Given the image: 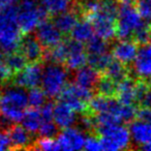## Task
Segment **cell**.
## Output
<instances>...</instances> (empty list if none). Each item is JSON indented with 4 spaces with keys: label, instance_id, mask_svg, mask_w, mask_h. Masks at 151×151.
Segmentation results:
<instances>
[{
    "label": "cell",
    "instance_id": "obj_37",
    "mask_svg": "<svg viewBox=\"0 0 151 151\" xmlns=\"http://www.w3.org/2000/svg\"><path fill=\"white\" fill-rule=\"evenodd\" d=\"M137 118L151 123V108L141 107L140 109L138 110V115H137Z\"/></svg>",
    "mask_w": 151,
    "mask_h": 151
},
{
    "label": "cell",
    "instance_id": "obj_7",
    "mask_svg": "<svg viewBox=\"0 0 151 151\" xmlns=\"http://www.w3.org/2000/svg\"><path fill=\"white\" fill-rule=\"evenodd\" d=\"M42 69L40 62H30L22 70L14 75L12 82L22 88H33L42 82Z\"/></svg>",
    "mask_w": 151,
    "mask_h": 151
},
{
    "label": "cell",
    "instance_id": "obj_8",
    "mask_svg": "<svg viewBox=\"0 0 151 151\" xmlns=\"http://www.w3.org/2000/svg\"><path fill=\"white\" fill-rule=\"evenodd\" d=\"M132 73L139 80L151 82V42L142 45L132 62Z\"/></svg>",
    "mask_w": 151,
    "mask_h": 151
},
{
    "label": "cell",
    "instance_id": "obj_22",
    "mask_svg": "<svg viewBox=\"0 0 151 151\" xmlns=\"http://www.w3.org/2000/svg\"><path fill=\"white\" fill-rule=\"evenodd\" d=\"M104 75L108 76L116 83H119L120 81L125 79L127 76H129V69H128L127 65L123 64L122 62L114 58L106 68Z\"/></svg>",
    "mask_w": 151,
    "mask_h": 151
},
{
    "label": "cell",
    "instance_id": "obj_21",
    "mask_svg": "<svg viewBox=\"0 0 151 151\" xmlns=\"http://www.w3.org/2000/svg\"><path fill=\"white\" fill-rule=\"evenodd\" d=\"M21 122L22 125L31 134L38 132L44 122L40 110H38L37 108H31L29 110H26Z\"/></svg>",
    "mask_w": 151,
    "mask_h": 151
},
{
    "label": "cell",
    "instance_id": "obj_17",
    "mask_svg": "<svg viewBox=\"0 0 151 151\" xmlns=\"http://www.w3.org/2000/svg\"><path fill=\"white\" fill-rule=\"evenodd\" d=\"M76 113L67 104L60 101L59 103L55 104L54 112H53V120L60 128H66L71 126L76 122Z\"/></svg>",
    "mask_w": 151,
    "mask_h": 151
},
{
    "label": "cell",
    "instance_id": "obj_36",
    "mask_svg": "<svg viewBox=\"0 0 151 151\" xmlns=\"http://www.w3.org/2000/svg\"><path fill=\"white\" fill-rule=\"evenodd\" d=\"M54 106H55V104H53V103H47L42 107V109H40V113H42L44 121H46V120H53Z\"/></svg>",
    "mask_w": 151,
    "mask_h": 151
},
{
    "label": "cell",
    "instance_id": "obj_40",
    "mask_svg": "<svg viewBox=\"0 0 151 151\" xmlns=\"http://www.w3.org/2000/svg\"><path fill=\"white\" fill-rule=\"evenodd\" d=\"M142 149H144V150H149L151 151V141L149 143H147L146 145H144V146L142 147Z\"/></svg>",
    "mask_w": 151,
    "mask_h": 151
},
{
    "label": "cell",
    "instance_id": "obj_6",
    "mask_svg": "<svg viewBox=\"0 0 151 151\" xmlns=\"http://www.w3.org/2000/svg\"><path fill=\"white\" fill-rule=\"evenodd\" d=\"M68 69L58 63H50L42 71V86L47 95L56 97L61 94L67 85Z\"/></svg>",
    "mask_w": 151,
    "mask_h": 151
},
{
    "label": "cell",
    "instance_id": "obj_15",
    "mask_svg": "<svg viewBox=\"0 0 151 151\" xmlns=\"http://www.w3.org/2000/svg\"><path fill=\"white\" fill-rule=\"evenodd\" d=\"M101 73L97 69L92 67L91 65L82 66L81 68L77 69L73 75V81L76 84L80 85L84 88L93 90L96 87L99 80L101 78Z\"/></svg>",
    "mask_w": 151,
    "mask_h": 151
},
{
    "label": "cell",
    "instance_id": "obj_2",
    "mask_svg": "<svg viewBox=\"0 0 151 151\" xmlns=\"http://www.w3.org/2000/svg\"><path fill=\"white\" fill-rule=\"evenodd\" d=\"M21 32L16 5H9L0 12V50L7 54L17 51L22 40Z\"/></svg>",
    "mask_w": 151,
    "mask_h": 151
},
{
    "label": "cell",
    "instance_id": "obj_30",
    "mask_svg": "<svg viewBox=\"0 0 151 151\" xmlns=\"http://www.w3.org/2000/svg\"><path fill=\"white\" fill-rule=\"evenodd\" d=\"M132 40L136 42H138L139 46H142V45L148 44L149 42H151V23L144 22L138 28V30L134 32Z\"/></svg>",
    "mask_w": 151,
    "mask_h": 151
},
{
    "label": "cell",
    "instance_id": "obj_23",
    "mask_svg": "<svg viewBox=\"0 0 151 151\" xmlns=\"http://www.w3.org/2000/svg\"><path fill=\"white\" fill-rule=\"evenodd\" d=\"M67 54H68V49H67L66 42H61L47 50L45 60H48L50 63L64 64L67 58Z\"/></svg>",
    "mask_w": 151,
    "mask_h": 151
},
{
    "label": "cell",
    "instance_id": "obj_20",
    "mask_svg": "<svg viewBox=\"0 0 151 151\" xmlns=\"http://www.w3.org/2000/svg\"><path fill=\"white\" fill-rule=\"evenodd\" d=\"M94 33L95 31L92 23L86 18H82L77 22L73 31L70 32V35L73 40L81 42H87L94 36Z\"/></svg>",
    "mask_w": 151,
    "mask_h": 151
},
{
    "label": "cell",
    "instance_id": "obj_41",
    "mask_svg": "<svg viewBox=\"0 0 151 151\" xmlns=\"http://www.w3.org/2000/svg\"><path fill=\"white\" fill-rule=\"evenodd\" d=\"M121 3H132L136 2V0H119Z\"/></svg>",
    "mask_w": 151,
    "mask_h": 151
},
{
    "label": "cell",
    "instance_id": "obj_18",
    "mask_svg": "<svg viewBox=\"0 0 151 151\" xmlns=\"http://www.w3.org/2000/svg\"><path fill=\"white\" fill-rule=\"evenodd\" d=\"M129 132L134 144L144 146L151 141V123L136 118L129 124Z\"/></svg>",
    "mask_w": 151,
    "mask_h": 151
},
{
    "label": "cell",
    "instance_id": "obj_16",
    "mask_svg": "<svg viewBox=\"0 0 151 151\" xmlns=\"http://www.w3.org/2000/svg\"><path fill=\"white\" fill-rule=\"evenodd\" d=\"M125 105H134L137 103V79L127 76L117 84L116 96Z\"/></svg>",
    "mask_w": 151,
    "mask_h": 151
},
{
    "label": "cell",
    "instance_id": "obj_26",
    "mask_svg": "<svg viewBox=\"0 0 151 151\" xmlns=\"http://www.w3.org/2000/svg\"><path fill=\"white\" fill-rule=\"evenodd\" d=\"M113 59L114 57L112 53L110 54L109 52L103 54H88V64L97 69L99 73H104Z\"/></svg>",
    "mask_w": 151,
    "mask_h": 151
},
{
    "label": "cell",
    "instance_id": "obj_43",
    "mask_svg": "<svg viewBox=\"0 0 151 151\" xmlns=\"http://www.w3.org/2000/svg\"><path fill=\"white\" fill-rule=\"evenodd\" d=\"M0 120H1V119H0ZM0 124H1V123H0Z\"/></svg>",
    "mask_w": 151,
    "mask_h": 151
},
{
    "label": "cell",
    "instance_id": "obj_25",
    "mask_svg": "<svg viewBox=\"0 0 151 151\" xmlns=\"http://www.w3.org/2000/svg\"><path fill=\"white\" fill-rule=\"evenodd\" d=\"M117 84L118 83L109 78L108 76L101 75L99 83L95 87V90H96L97 94L105 95L108 97H115L116 92H117Z\"/></svg>",
    "mask_w": 151,
    "mask_h": 151
},
{
    "label": "cell",
    "instance_id": "obj_12",
    "mask_svg": "<svg viewBox=\"0 0 151 151\" xmlns=\"http://www.w3.org/2000/svg\"><path fill=\"white\" fill-rule=\"evenodd\" d=\"M59 144L61 149L63 150H81L84 148L86 138L84 137L83 132H81L79 128L75 127H66L63 128L62 132L59 134L58 138Z\"/></svg>",
    "mask_w": 151,
    "mask_h": 151
},
{
    "label": "cell",
    "instance_id": "obj_27",
    "mask_svg": "<svg viewBox=\"0 0 151 151\" xmlns=\"http://www.w3.org/2000/svg\"><path fill=\"white\" fill-rule=\"evenodd\" d=\"M5 64L9 66L12 73L16 75L27 65V59L24 57V55L21 52L15 51V52L7 54L6 58H5Z\"/></svg>",
    "mask_w": 151,
    "mask_h": 151
},
{
    "label": "cell",
    "instance_id": "obj_29",
    "mask_svg": "<svg viewBox=\"0 0 151 151\" xmlns=\"http://www.w3.org/2000/svg\"><path fill=\"white\" fill-rule=\"evenodd\" d=\"M46 96L47 93L45 92L44 89L38 88L37 86L30 88L29 92H28V101H29V106L32 108H40L46 104Z\"/></svg>",
    "mask_w": 151,
    "mask_h": 151
},
{
    "label": "cell",
    "instance_id": "obj_10",
    "mask_svg": "<svg viewBox=\"0 0 151 151\" xmlns=\"http://www.w3.org/2000/svg\"><path fill=\"white\" fill-rule=\"evenodd\" d=\"M62 32L58 29L54 21L46 19L36 28V37L45 49H50L62 42Z\"/></svg>",
    "mask_w": 151,
    "mask_h": 151
},
{
    "label": "cell",
    "instance_id": "obj_3",
    "mask_svg": "<svg viewBox=\"0 0 151 151\" xmlns=\"http://www.w3.org/2000/svg\"><path fill=\"white\" fill-rule=\"evenodd\" d=\"M48 16V12L35 0H20L18 6V22L23 33L29 34L32 32Z\"/></svg>",
    "mask_w": 151,
    "mask_h": 151
},
{
    "label": "cell",
    "instance_id": "obj_32",
    "mask_svg": "<svg viewBox=\"0 0 151 151\" xmlns=\"http://www.w3.org/2000/svg\"><path fill=\"white\" fill-rule=\"evenodd\" d=\"M57 132H58V125L55 123L54 120H46L42 122L38 134L40 137L53 138L55 134H57Z\"/></svg>",
    "mask_w": 151,
    "mask_h": 151
},
{
    "label": "cell",
    "instance_id": "obj_11",
    "mask_svg": "<svg viewBox=\"0 0 151 151\" xmlns=\"http://www.w3.org/2000/svg\"><path fill=\"white\" fill-rule=\"evenodd\" d=\"M19 49L28 62H42L46 58L45 48L36 36L27 34L22 38Z\"/></svg>",
    "mask_w": 151,
    "mask_h": 151
},
{
    "label": "cell",
    "instance_id": "obj_35",
    "mask_svg": "<svg viewBox=\"0 0 151 151\" xmlns=\"http://www.w3.org/2000/svg\"><path fill=\"white\" fill-rule=\"evenodd\" d=\"M14 77V73H12V70L9 68L5 62H2L0 64V82L2 83H7L9 81H12Z\"/></svg>",
    "mask_w": 151,
    "mask_h": 151
},
{
    "label": "cell",
    "instance_id": "obj_19",
    "mask_svg": "<svg viewBox=\"0 0 151 151\" xmlns=\"http://www.w3.org/2000/svg\"><path fill=\"white\" fill-rule=\"evenodd\" d=\"M79 16H80L79 12L73 6L64 13L54 16L55 18L53 21L63 34H70L75 25L79 21Z\"/></svg>",
    "mask_w": 151,
    "mask_h": 151
},
{
    "label": "cell",
    "instance_id": "obj_31",
    "mask_svg": "<svg viewBox=\"0 0 151 151\" xmlns=\"http://www.w3.org/2000/svg\"><path fill=\"white\" fill-rule=\"evenodd\" d=\"M32 149H37V150H44V151H55L61 149L60 144L58 140H55L53 138L49 137H42L37 141L33 143Z\"/></svg>",
    "mask_w": 151,
    "mask_h": 151
},
{
    "label": "cell",
    "instance_id": "obj_38",
    "mask_svg": "<svg viewBox=\"0 0 151 151\" xmlns=\"http://www.w3.org/2000/svg\"><path fill=\"white\" fill-rule=\"evenodd\" d=\"M11 149V143H9V134L7 132H0V151Z\"/></svg>",
    "mask_w": 151,
    "mask_h": 151
},
{
    "label": "cell",
    "instance_id": "obj_24",
    "mask_svg": "<svg viewBox=\"0 0 151 151\" xmlns=\"http://www.w3.org/2000/svg\"><path fill=\"white\" fill-rule=\"evenodd\" d=\"M40 4L51 16L64 13L73 6L71 0H40Z\"/></svg>",
    "mask_w": 151,
    "mask_h": 151
},
{
    "label": "cell",
    "instance_id": "obj_42",
    "mask_svg": "<svg viewBox=\"0 0 151 151\" xmlns=\"http://www.w3.org/2000/svg\"><path fill=\"white\" fill-rule=\"evenodd\" d=\"M3 62V54L1 53V51H0V64Z\"/></svg>",
    "mask_w": 151,
    "mask_h": 151
},
{
    "label": "cell",
    "instance_id": "obj_9",
    "mask_svg": "<svg viewBox=\"0 0 151 151\" xmlns=\"http://www.w3.org/2000/svg\"><path fill=\"white\" fill-rule=\"evenodd\" d=\"M68 54L65 60V67L70 70H77L84 66L85 63L88 62V53H87L86 47H84L83 42L76 40L73 38L66 40Z\"/></svg>",
    "mask_w": 151,
    "mask_h": 151
},
{
    "label": "cell",
    "instance_id": "obj_39",
    "mask_svg": "<svg viewBox=\"0 0 151 151\" xmlns=\"http://www.w3.org/2000/svg\"><path fill=\"white\" fill-rule=\"evenodd\" d=\"M9 5L12 4L9 3V0H0V12L2 11V9H4L5 7L9 6Z\"/></svg>",
    "mask_w": 151,
    "mask_h": 151
},
{
    "label": "cell",
    "instance_id": "obj_4",
    "mask_svg": "<svg viewBox=\"0 0 151 151\" xmlns=\"http://www.w3.org/2000/svg\"><path fill=\"white\" fill-rule=\"evenodd\" d=\"M136 6L132 3H121L116 21V36L119 40H132L134 32L144 23Z\"/></svg>",
    "mask_w": 151,
    "mask_h": 151
},
{
    "label": "cell",
    "instance_id": "obj_33",
    "mask_svg": "<svg viewBox=\"0 0 151 151\" xmlns=\"http://www.w3.org/2000/svg\"><path fill=\"white\" fill-rule=\"evenodd\" d=\"M134 6L143 19H151V0H136Z\"/></svg>",
    "mask_w": 151,
    "mask_h": 151
},
{
    "label": "cell",
    "instance_id": "obj_14",
    "mask_svg": "<svg viewBox=\"0 0 151 151\" xmlns=\"http://www.w3.org/2000/svg\"><path fill=\"white\" fill-rule=\"evenodd\" d=\"M30 132H28L23 125H11L7 128L11 149H32Z\"/></svg>",
    "mask_w": 151,
    "mask_h": 151
},
{
    "label": "cell",
    "instance_id": "obj_13",
    "mask_svg": "<svg viewBox=\"0 0 151 151\" xmlns=\"http://www.w3.org/2000/svg\"><path fill=\"white\" fill-rule=\"evenodd\" d=\"M139 52V44L134 40H120L112 48V55L125 65H129L136 59Z\"/></svg>",
    "mask_w": 151,
    "mask_h": 151
},
{
    "label": "cell",
    "instance_id": "obj_5",
    "mask_svg": "<svg viewBox=\"0 0 151 151\" xmlns=\"http://www.w3.org/2000/svg\"><path fill=\"white\" fill-rule=\"evenodd\" d=\"M96 132L99 134L104 150L117 151L129 148L132 141L129 128L120 125V123L101 126Z\"/></svg>",
    "mask_w": 151,
    "mask_h": 151
},
{
    "label": "cell",
    "instance_id": "obj_1",
    "mask_svg": "<svg viewBox=\"0 0 151 151\" xmlns=\"http://www.w3.org/2000/svg\"><path fill=\"white\" fill-rule=\"evenodd\" d=\"M28 105V93L25 88L14 85L0 92V117L5 121L20 122Z\"/></svg>",
    "mask_w": 151,
    "mask_h": 151
},
{
    "label": "cell",
    "instance_id": "obj_34",
    "mask_svg": "<svg viewBox=\"0 0 151 151\" xmlns=\"http://www.w3.org/2000/svg\"><path fill=\"white\" fill-rule=\"evenodd\" d=\"M84 149L89 151H97V150H101L103 149V145H101V139L97 138L95 136H90L88 138H86L85 141V146Z\"/></svg>",
    "mask_w": 151,
    "mask_h": 151
},
{
    "label": "cell",
    "instance_id": "obj_28",
    "mask_svg": "<svg viewBox=\"0 0 151 151\" xmlns=\"http://www.w3.org/2000/svg\"><path fill=\"white\" fill-rule=\"evenodd\" d=\"M86 50L88 54H103L108 52V40L99 35H94L87 42Z\"/></svg>",
    "mask_w": 151,
    "mask_h": 151
}]
</instances>
